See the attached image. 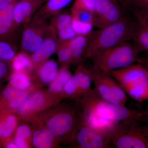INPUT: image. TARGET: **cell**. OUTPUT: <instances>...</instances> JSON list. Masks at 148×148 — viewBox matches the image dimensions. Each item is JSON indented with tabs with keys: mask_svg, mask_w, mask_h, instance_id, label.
<instances>
[{
	"mask_svg": "<svg viewBox=\"0 0 148 148\" xmlns=\"http://www.w3.org/2000/svg\"><path fill=\"white\" fill-rule=\"evenodd\" d=\"M82 121V111L78 106L76 108L61 102L40 114L33 123L42 125L61 140L62 144L68 145Z\"/></svg>",
	"mask_w": 148,
	"mask_h": 148,
	"instance_id": "6da1fadb",
	"label": "cell"
},
{
	"mask_svg": "<svg viewBox=\"0 0 148 148\" xmlns=\"http://www.w3.org/2000/svg\"><path fill=\"white\" fill-rule=\"evenodd\" d=\"M136 25V20L127 15L116 23L92 31L89 35L85 59H90L102 51L132 40Z\"/></svg>",
	"mask_w": 148,
	"mask_h": 148,
	"instance_id": "7a4b0ae2",
	"label": "cell"
},
{
	"mask_svg": "<svg viewBox=\"0 0 148 148\" xmlns=\"http://www.w3.org/2000/svg\"><path fill=\"white\" fill-rule=\"evenodd\" d=\"M75 104L84 112H89L114 121L135 119L148 122L142 110L128 108L125 106L104 101L92 89L89 94L74 100Z\"/></svg>",
	"mask_w": 148,
	"mask_h": 148,
	"instance_id": "3957f363",
	"label": "cell"
},
{
	"mask_svg": "<svg viewBox=\"0 0 148 148\" xmlns=\"http://www.w3.org/2000/svg\"><path fill=\"white\" fill-rule=\"evenodd\" d=\"M140 53L134 43L126 41L98 53L90 59L92 67L110 75L114 70L140 63Z\"/></svg>",
	"mask_w": 148,
	"mask_h": 148,
	"instance_id": "277c9868",
	"label": "cell"
},
{
	"mask_svg": "<svg viewBox=\"0 0 148 148\" xmlns=\"http://www.w3.org/2000/svg\"><path fill=\"white\" fill-rule=\"evenodd\" d=\"M110 75L133 100L139 103L148 101V71L141 63L114 70Z\"/></svg>",
	"mask_w": 148,
	"mask_h": 148,
	"instance_id": "5b68a950",
	"label": "cell"
},
{
	"mask_svg": "<svg viewBox=\"0 0 148 148\" xmlns=\"http://www.w3.org/2000/svg\"><path fill=\"white\" fill-rule=\"evenodd\" d=\"M137 119L120 122L110 138L113 147L148 148V125Z\"/></svg>",
	"mask_w": 148,
	"mask_h": 148,
	"instance_id": "8992f818",
	"label": "cell"
},
{
	"mask_svg": "<svg viewBox=\"0 0 148 148\" xmlns=\"http://www.w3.org/2000/svg\"><path fill=\"white\" fill-rule=\"evenodd\" d=\"M61 101L60 97L51 94L47 90L38 89L29 94L16 114L21 121L32 124L40 114L57 106Z\"/></svg>",
	"mask_w": 148,
	"mask_h": 148,
	"instance_id": "52a82bcc",
	"label": "cell"
},
{
	"mask_svg": "<svg viewBox=\"0 0 148 148\" xmlns=\"http://www.w3.org/2000/svg\"><path fill=\"white\" fill-rule=\"evenodd\" d=\"M93 90L104 101L125 106L128 101L126 92L110 75L100 71L93 67L89 68Z\"/></svg>",
	"mask_w": 148,
	"mask_h": 148,
	"instance_id": "ba28073f",
	"label": "cell"
},
{
	"mask_svg": "<svg viewBox=\"0 0 148 148\" xmlns=\"http://www.w3.org/2000/svg\"><path fill=\"white\" fill-rule=\"evenodd\" d=\"M50 29L47 20L34 16L23 27L20 38L21 50L31 54L41 44Z\"/></svg>",
	"mask_w": 148,
	"mask_h": 148,
	"instance_id": "9c48e42d",
	"label": "cell"
},
{
	"mask_svg": "<svg viewBox=\"0 0 148 148\" xmlns=\"http://www.w3.org/2000/svg\"><path fill=\"white\" fill-rule=\"evenodd\" d=\"M125 11L116 0H96L93 26L100 29L116 23L127 16Z\"/></svg>",
	"mask_w": 148,
	"mask_h": 148,
	"instance_id": "30bf717a",
	"label": "cell"
},
{
	"mask_svg": "<svg viewBox=\"0 0 148 148\" xmlns=\"http://www.w3.org/2000/svg\"><path fill=\"white\" fill-rule=\"evenodd\" d=\"M68 145L76 148H113L110 139L96 133L82 121Z\"/></svg>",
	"mask_w": 148,
	"mask_h": 148,
	"instance_id": "8fae6325",
	"label": "cell"
},
{
	"mask_svg": "<svg viewBox=\"0 0 148 148\" xmlns=\"http://www.w3.org/2000/svg\"><path fill=\"white\" fill-rule=\"evenodd\" d=\"M49 24L50 29L41 44L31 54L33 71L49 59L57 50L58 40L53 26Z\"/></svg>",
	"mask_w": 148,
	"mask_h": 148,
	"instance_id": "7c38bea8",
	"label": "cell"
},
{
	"mask_svg": "<svg viewBox=\"0 0 148 148\" xmlns=\"http://www.w3.org/2000/svg\"><path fill=\"white\" fill-rule=\"evenodd\" d=\"M31 92L21 91L7 86L0 89V112L16 114Z\"/></svg>",
	"mask_w": 148,
	"mask_h": 148,
	"instance_id": "4fadbf2b",
	"label": "cell"
},
{
	"mask_svg": "<svg viewBox=\"0 0 148 148\" xmlns=\"http://www.w3.org/2000/svg\"><path fill=\"white\" fill-rule=\"evenodd\" d=\"M14 4L0 9V41L16 44L21 27L17 26L14 20L12 11Z\"/></svg>",
	"mask_w": 148,
	"mask_h": 148,
	"instance_id": "5bb4252c",
	"label": "cell"
},
{
	"mask_svg": "<svg viewBox=\"0 0 148 148\" xmlns=\"http://www.w3.org/2000/svg\"><path fill=\"white\" fill-rule=\"evenodd\" d=\"M82 119L83 122L90 129L110 140L112 134L120 122L82 111Z\"/></svg>",
	"mask_w": 148,
	"mask_h": 148,
	"instance_id": "9a60e30c",
	"label": "cell"
},
{
	"mask_svg": "<svg viewBox=\"0 0 148 148\" xmlns=\"http://www.w3.org/2000/svg\"><path fill=\"white\" fill-rule=\"evenodd\" d=\"M45 2L18 0L14 4L12 11L14 20L16 25L23 28Z\"/></svg>",
	"mask_w": 148,
	"mask_h": 148,
	"instance_id": "2e32d148",
	"label": "cell"
},
{
	"mask_svg": "<svg viewBox=\"0 0 148 148\" xmlns=\"http://www.w3.org/2000/svg\"><path fill=\"white\" fill-rule=\"evenodd\" d=\"M59 69L56 61L48 59L34 70L31 75L36 90L41 89L48 85L55 78Z\"/></svg>",
	"mask_w": 148,
	"mask_h": 148,
	"instance_id": "e0dca14e",
	"label": "cell"
},
{
	"mask_svg": "<svg viewBox=\"0 0 148 148\" xmlns=\"http://www.w3.org/2000/svg\"><path fill=\"white\" fill-rule=\"evenodd\" d=\"M31 124L33 127L32 148H56L61 147L62 143L61 140L47 128L37 123Z\"/></svg>",
	"mask_w": 148,
	"mask_h": 148,
	"instance_id": "ac0fdd59",
	"label": "cell"
},
{
	"mask_svg": "<svg viewBox=\"0 0 148 148\" xmlns=\"http://www.w3.org/2000/svg\"><path fill=\"white\" fill-rule=\"evenodd\" d=\"M73 18L71 12H61L51 18L49 23L52 25L58 40L67 41L76 36L72 27Z\"/></svg>",
	"mask_w": 148,
	"mask_h": 148,
	"instance_id": "d6986e66",
	"label": "cell"
},
{
	"mask_svg": "<svg viewBox=\"0 0 148 148\" xmlns=\"http://www.w3.org/2000/svg\"><path fill=\"white\" fill-rule=\"evenodd\" d=\"M20 121L16 114L0 112V147L2 143L13 138Z\"/></svg>",
	"mask_w": 148,
	"mask_h": 148,
	"instance_id": "ffe728a7",
	"label": "cell"
},
{
	"mask_svg": "<svg viewBox=\"0 0 148 148\" xmlns=\"http://www.w3.org/2000/svg\"><path fill=\"white\" fill-rule=\"evenodd\" d=\"M73 0H46L34 16L47 20L61 12Z\"/></svg>",
	"mask_w": 148,
	"mask_h": 148,
	"instance_id": "44dd1931",
	"label": "cell"
},
{
	"mask_svg": "<svg viewBox=\"0 0 148 148\" xmlns=\"http://www.w3.org/2000/svg\"><path fill=\"white\" fill-rule=\"evenodd\" d=\"M8 79V86L14 89L30 92L36 90L31 74L24 72H11Z\"/></svg>",
	"mask_w": 148,
	"mask_h": 148,
	"instance_id": "7402d4cb",
	"label": "cell"
},
{
	"mask_svg": "<svg viewBox=\"0 0 148 148\" xmlns=\"http://www.w3.org/2000/svg\"><path fill=\"white\" fill-rule=\"evenodd\" d=\"M89 35L86 36H76L68 41L73 56V64L78 65L83 63L85 59L84 53L88 43Z\"/></svg>",
	"mask_w": 148,
	"mask_h": 148,
	"instance_id": "603a6c76",
	"label": "cell"
},
{
	"mask_svg": "<svg viewBox=\"0 0 148 148\" xmlns=\"http://www.w3.org/2000/svg\"><path fill=\"white\" fill-rule=\"evenodd\" d=\"M32 124L20 121L13 136V141L16 148H32Z\"/></svg>",
	"mask_w": 148,
	"mask_h": 148,
	"instance_id": "cb8c5ba5",
	"label": "cell"
},
{
	"mask_svg": "<svg viewBox=\"0 0 148 148\" xmlns=\"http://www.w3.org/2000/svg\"><path fill=\"white\" fill-rule=\"evenodd\" d=\"M73 75L69 68L60 67L57 75L53 80L48 85L47 90L51 94L61 98L64 87Z\"/></svg>",
	"mask_w": 148,
	"mask_h": 148,
	"instance_id": "d4e9b609",
	"label": "cell"
},
{
	"mask_svg": "<svg viewBox=\"0 0 148 148\" xmlns=\"http://www.w3.org/2000/svg\"><path fill=\"white\" fill-rule=\"evenodd\" d=\"M74 76L76 79L79 87L81 97L89 94L92 92V80L89 68L85 66L83 63L77 65Z\"/></svg>",
	"mask_w": 148,
	"mask_h": 148,
	"instance_id": "484cf974",
	"label": "cell"
},
{
	"mask_svg": "<svg viewBox=\"0 0 148 148\" xmlns=\"http://www.w3.org/2000/svg\"><path fill=\"white\" fill-rule=\"evenodd\" d=\"M11 72H24L31 74L33 71L31 54L22 51L16 53L10 62Z\"/></svg>",
	"mask_w": 148,
	"mask_h": 148,
	"instance_id": "4316f807",
	"label": "cell"
},
{
	"mask_svg": "<svg viewBox=\"0 0 148 148\" xmlns=\"http://www.w3.org/2000/svg\"><path fill=\"white\" fill-rule=\"evenodd\" d=\"M136 25L132 40L140 53H148V27L136 18Z\"/></svg>",
	"mask_w": 148,
	"mask_h": 148,
	"instance_id": "83f0119b",
	"label": "cell"
},
{
	"mask_svg": "<svg viewBox=\"0 0 148 148\" xmlns=\"http://www.w3.org/2000/svg\"><path fill=\"white\" fill-rule=\"evenodd\" d=\"M68 41L58 40V47L56 53L57 54L60 67L69 68L71 65L73 64V56Z\"/></svg>",
	"mask_w": 148,
	"mask_h": 148,
	"instance_id": "f1b7e54d",
	"label": "cell"
},
{
	"mask_svg": "<svg viewBox=\"0 0 148 148\" xmlns=\"http://www.w3.org/2000/svg\"><path fill=\"white\" fill-rule=\"evenodd\" d=\"M79 87L75 77L73 75L64 87L61 98L63 99H69L73 101L80 98Z\"/></svg>",
	"mask_w": 148,
	"mask_h": 148,
	"instance_id": "f546056e",
	"label": "cell"
},
{
	"mask_svg": "<svg viewBox=\"0 0 148 148\" xmlns=\"http://www.w3.org/2000/svg\"><path fill=\"white\" fill-rule=\"evenodd\" d=\"M17 45L7 41H0V61L10 62L17 53Z\"/></svg>",
	"mask_w": 148,
	"mask_h": 148,
	"instance_id": "4dcf8cb0",
	"label": "cell"
},
{
	"mask_svg": "<svg viewBox=\"0 0 148 148\" xmlns=\"http://www.w3.org/2000/svg\"><path fill=\"white\" fill-rule=\"evenodd\" d=\"M130 10L135 17L148 18V0H130Z\"/></svg>",
	"mask_w": 148,
	"mask_h": 148,
	"instance_id": "1f68e13d",
	"label": "cell"
},
{
	"mask_svg": "<svg viewBox=\"0 0 148 148\" xmlns=\"http://www.w3.org/2000/svg\"><path fill=\"white\" fill-rule=\"evenodd\" d=\"M71 13L73 19L84 23L93 24V13L82 8H71Z\"/></svg>",
	"mask_w": 148,
	"mask_h": 148,
	"instance_id": "d6a6232c",
	"label": "cell"
},
{
	"mask_svg": "<svg viewBox=\"0 0 148 148\" xmlns=\"http://www.w3.org/2000/svg\"><path fill=\"white\" fill-rule=\"evenodd\" d=\"M93 27L92 23L80 22L73 18L72 27L76 36H88L93 31Z\"/></svg>",
	"mask_w": 148,
	"mask_h": 148,
	"instance_id": "836d02e7",
	"label": "cell"
},
{
	"mask_svg": "<svg viewBox=\"0 0 148 148\" xmlns=\"http://www.w3.org/2000/svg\"><path fill=\"white\" fill-rule=\"evenodd\" d=\"M96 0H75L71 8H82L93 12Z\"/></svg>",
	"mask_w": 148,
	"mask_h": 148,
	"instance_id": "e575fe53",
	"label": "cell"
},
{
	"mask_svg": "<svg viewBox=\"0 0 148 148\" xmlns=\"http://www.w3.org/2000/svg\"><path fill=\"white\" fill-rule=\"evenodd\" d=\"M11 72L10 62L0 61V85L4 80L8 78Z\"/></svg>",
	"mask_w": 148,
	"mask_h": 148,
	"instance_id": "d590c367",
	"label": "cell"
},
{
	"mask_svg": "<svg viewBox=\"0 0 148 148\" xmlns=\"http://www.w3.org/2000/svg\"><path fill=\"white\" fill-rule=\"evenodd\" d=\"M18 0H0V9L6 6L14 3Z\"/></svg>",
	"mask_w": 148,
	"mask_h": 148,
	"instance_id": "8d00e7d4",
	"label": "cell"
},
{
	"mask_svg": "<svg viewBox=\"0 0 148 148\" xmlns=\"http://www.w3.org/2000/svg\"><path fill=\"white\" fill-rule=\"evenodd\" d=\"M125 10H130V0H116Z\"/></svg>",
	"mask_w": 148,
	"mask_h": 148,
	"instance_id": "74e56055",
	"label": "cell"
},
{
	"mask_svg": "<svg viewBox=\"0 0 148 148\" xmlns=\"http://www.w3.org/2000/svg\"><path fill=\"white\" fill-rule=\"evenodd\" d=\"M140 63L145 67L148 71V55L145 56L143 57H140Z\"/></svg>",
	"mask_w": 148,
	"mask_h": 148,
	"instance_id": "f35d334b",
	"label": "cell"
},
{
	"mask_svg": "<svg viewBox=\"0 0 148 148\" xmlns=\"http://www.w3.org/2000/svg\"><path fill=\"white\" fill-rule=\"evenodd\" d=\"M136 18L140 20V21H142L143 23L144 24H145L146 26H147L148 27V18H146V19H143V18H137L136 17Z\"/></svg>",
	"mask_w": 148,
	"mask_h": 148,
	"instance_id": "ab89813d",
	"label": "cell"
},
{
	"mask_svg": "<svg viewBox=\"0 0 148 148\" xmlns=\"http://www.w3.org/2000/svg\"><path fill=\"white\" fill-rule=\"evenodd\" d=\"M142 111H143V114L145 115V116L146 117V118L147 119L148 122V109L146 110H142Z\"/></svg>",
	"mask_w": 148,
	"mask_h": 148,
	"instance_id": "60d3db41",
	"label": "cell"
},
{
	"mask_svg": "<svg viewBox=\"0 0 148 148\" xmlns=\"http://www.w3.org/2000/svg\"><path fill=\"white\" fill-rule=\"evenodd\" d=\"M26 1H46V0H26Z\"/></svg>",
	"mask_w": 148,
	"mask_h": 148,
	"instance_id": "b9f144b4",
	"label": "cell"
}]
</instances>
